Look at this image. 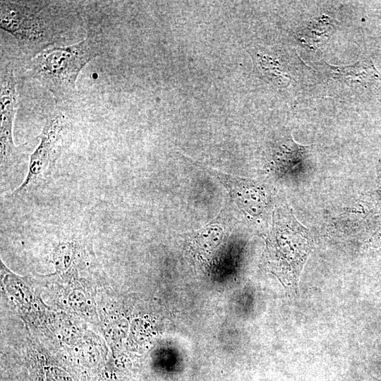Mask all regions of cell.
<instances>
[{
	"mask_svg": "<svg viewBox=\"0 0 381 381\" xmlns=\"http://www.w3.org/2000/svg\"><path fill=\"white\" fill-rule=\"evenodd\" d=\"M272 231L274 273L285 287L296 291L310 251L307 231L288 207L278 211Z\"/></svg>",
	"mask_w": 381,
	"mask_h": 381,
	"instance_id": "3957f363",
	"label": "cell"
},
{
	"mask_svg": "<svg viewBox=\"0 0 381 381\" xmlns=\"http://www.w3.org/2000/svg\"><path fill=\"white\" fill-rule=\"evenodd\" d=\"M66 128V118L61 112H54L47 117L38 137L40 142L30 155L28 174L11 194L12 197L23 196L48 181L61 150Z\"/></svg>",
	"mask_w": 381,
	"mask_h": 381,
	"instance_id": "277c9868",
	"label": "cell"
},
{
	"mask_svg": "<svg viewBox=\"0 0 381 381\" xmlns=\"http://www.w3.org/2000/svg\"><path fill=\"white\" fill-rule=\"evenodd\" d=\"M55 2L1 1V28L12 35L20 50L32 58L62 39L63 23Z\"/></svg>",
	"mask_w": 381,
	"mask_h": 381,
	"instance_id": "7a4b0ae2",
	"label": "cell"
},
{
	"mask_svg": "<svg viewBox=\"0 0 381 381\" xmlns=\"http://www.w3.org/2000/svg\"><path fill=\"white\" fill-rule=\"evenodd\" d=\"M337 73L343 79L344 78L364 84L372 83L379 80L380 78L373 62L368 59L360 61L353 66L337 68Z\"/></svg>",
	"mask_w": 381,
	"mask_h": 381,
	"instance_id": "8992f818",
	"label": "cell"
},
{
	"mask_svg": "<svg viewBox=\"0 0 381 381\" xmlns=\"http://www.w3.org/2000/svg\"><path fill=\"white\" fill-rule=\"evenodd\" d=\"M0 156L1 177L19 163L22 150L13 140V124L18 97L16 82L12 68L1 64L0 77Z\"/></svg>",
	"mask_w": 381,
	"mask_h": 381,
	"instance_id": "5b68a950",
	"label": "cell"
},
{
	"mask_svg": "<svg viewBox=\"0 0 381 381\" xmlns=\"http://www.w3.org/2000/svg\"><path fill=\"white\" fill-rule=\"evenodd\" d=\"M104 47L102 36L90 30L79 42L52 47L31 58L30 75L53 95L56 103L68 101L76 92L79 73L103 52Z\"/></svg>",
	"mask_w": 381,
	"mask_h": 381,
	"instance_id": "6da1fadb",
	"label": "cell"
}]
</instances>
